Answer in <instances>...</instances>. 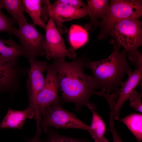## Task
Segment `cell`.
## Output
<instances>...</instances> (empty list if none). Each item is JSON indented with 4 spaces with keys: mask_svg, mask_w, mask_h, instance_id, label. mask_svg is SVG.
Masks as SVG:
<instances>
[{
    "mask_svg": "<svg viewBox=\"0 0 142 142\" xmlns=\"http://www.w3.org/2000/svg\"><path fill=\"white\" fill-rule=\"evenodd\" d=\"M88 59L83 57L73 59L71 62L65 59L54 60L52 63L56 76L62 102L71 103L75 105V110H79L86 106L91 111L96 106L89 100L94 95L99 96L91 76L84 73Z\"/></svg>",
    "mask_w": 142,
    "mask_h": 142,
    "instance_id": "6da1fadb",
    "label": "cell"
},
{
    "mask_svg": "<svg viewBox=\"0 0 142 142\" xmlns=\"http://www.w3.org/2000/svg\"><path fill=\"white\" fill-rule=\"evenodd\" d=\"M120 46L115 43L111 54L105 59L92 61L88 60L85 68L91 71V77L99 96L116 93L120 88L122 79L131 70L127 61V52L120 51Z\"/></svg>",
    "mask_w": 142,
    "mask_h": 142,
    "instance_id": "7a4b0ae2",
    "label": "cell"
},
{
    "mask_svg": "<svg viewBox=\"0 0 142 142\" xmlns=\"http://www.w3.org/2000/svg\"><path fill=\"white\" fill-rule=\"evenodd\" d=\"M108 34L114 38L116 43L128 53L130 60L136 63L142 59V54L137 50L142 43V24L139 18L119 21Z\"/></svg>",
    "mask_w": 142,
    "mask_h": 142,
    "instance_id": "3957f363",
    "label": "cell"
},
{
    "mask_svg": "<svg viewBox=\"0 0 142 142\" xmlns=\"http://www.w3.org/2000/svg\"><path fill=\"white\" fill-rule=\"evenodd\" d=\"M142 14V1L112 0L108 10L98 25L100 27L98 39L106 37L115 24L123 20L139 18Z\"/></svg>",
    "mask_w": 142,
    "mask_h": 142,
    "instance_id": "277c9868",
    "label": "cell"
},
{
    "mask_svg": "<svg viewBox=\"0 0 142 142\" xmlns=\"http://www.w3.org/2000/svg\"><path fill=\"white\" fill-rule=\"evenodd\" d=\"M42 116L41 126L42 129L52 126L64 129H79L89 133L91 130L90 126L84 123L73 113L64 109L59 103L50 106Z\"/></svg>",
    "mask_w": 142,
    "mask_h": 142,
    "instance_id": "5b68a950",
    "label": "cell"
},
{
    "mask_svg": "<svg viewBox=\"0 0 142 142\" xmlns=\"http://www.w3.org/2000/svg\"><path fill=\"white\" fill-rule=\"evenodd\" d=\"M45 5L42 7L41 18L46 21L49 17L53 18L59 31L62 33L67 32V28L63 24L65 22L83 17L88 15L86 6L76 8L57 2L51 4L49 1H44Z\"/></svg>",
    "mask_w": 142,
    "mask_h": 142,
    "instance_id": "8992f818",
    "label": "cell"
},
{
    "mask_svg": "<svg viewBox=\"0 0 142 142\" xmlns=\"http://www.w3.org/2000/svg\"><path fill=\"white\" fill-rule=\"evenodd\" d=\"M45 40L43 47L44 55L48 60L65 59L66 57L73 59L76 55L72 47L68 49L57 28L56 24L50 17L45 28Z\"/></svg>",
    "mask_w": 142,
    "mask_h": 142,
    "instance_id": "52a82bcc",
    "label": "cell"
},
{
    "mask_svg": "<svg viewBox=\"0 0 142 142\" xmlns=\"http://www.w3.org/2000/svg\"><path fill=\"white\" fill-rule=\"evenodd\" d=\"M44 87L37 96L31 106L42 116L45 111L52 105L59 103V89L55 72L52 63L48 65Z\"/></svg>",
    "mask_w": 142,
    "mask_h": 142,
    "instance_id": "ba28073f",
    "label": "cell"
},
{
    "mask_svg": "<svg viewBox=\"0 0 142 142\" xmlns=\"http://www.w3.org/2000/svg\"><path fill=\"white\" fill-rule=\"evenodd\" d=\"M13 35L18 39L26 50L28 55V58L44 55L43 47L45 35L39 33L34 24L27 21L23 23L19 26L18 29H16Z\"/></svg>",
    "mask_w": 142,
    "mask_h": 142,
    "instance_id": "9c48e42d",
    "label": "cell"
},
{
    "mask_svg": "<svg viewBox=\"0 0 142 142\" xmlns=\"http://www.w3.org/2000/svg\"><path fill=\"white\" fill-rule=\"evenodd\" d=\"M30 64L29 70L27 88L29 105H32L38 94L43 88L45 82L44 72L48 65L45 61H39L35 58H28Z\"/></svg>",
    "mask_w": 142,
    "mask_h": 142,
    "instance_id": "30bf717a",
    "label": "cell"
},
{
    "mask_svg": "<svg viewBox=\"0 0 142 142\" xmlns=\"http://www.w3.org/2000/svg\"><path fill=\"white\" fill-rule=\"evenodd\" d=\"M128 78L123 82L118 91L117 97L114 107L115 120L120 118L121 109L125 102L129 99L138 85L140 84L142 76V67L136 68L128 74Z\"/></svg>",
    "mask_w": 142,
    "mask_h": 142,
    "instance_id": "8fae6325",
    "label": "cell"
},
{
    "mask_svg": "<svg viewBox=\"0 0 142 142\" xmlns=\"http://www.w3.org/2000/svg\"><path fill=\"white\" fill-rule=\"evenodd\" d=\"M35 111L33 107L29 106L23 110H14L9 108L1 123L0 128L2 129H22L26 119L35 118Z\"/></svg>",
    "mask_w": 142,
    "mask_h": 142,
    "instance_id": "7c38bea8",
    "label": "cell"
},
{
    "mask_svg": "<svg viewBox=\"0 0 142 142\" xmlns=\"http://www.w3.org/2000/svg\"><path fill=\"white\" fill-rule=\"evenodd\" d=\"M27 58L28 54L24 48L11 37L8 40L0 38V63H16L21 56Z\"/></svg>",
    "mask_w": 142,
    "mask_h": 142,
    "instance_id": "4fadbf2b",
    "label": "cell"
},
{
    "mask_svg": "<svg viewBox=\"0 0 142 142\" xmlns=\"http://www.w3.org/2000/svg\"><path fill=\"white\" fill-rule=\"evenodd\" d=\"M87 1L86 6L90 19L89 23L85 25V29L87 32L94 30L98 25V19L104 16L109 5L107 0H89Z\"/></svg>",
    "mask_w": 142,
    "mask_h": 142,
    "instance_id": "5bb4252c",
    "label": "cell"
},
{
    "mask_svg": "<svg viewBox=\"0 0 142 142\" xmlns=\"http://www.w3.org/2000/svg\"><path fill=\"white\" fill-rule=\"evenodd\" d=\"M0 4L11 15L13 21L18 26L27 22L24 14L22 0H0Z\"/></svg>",
    "mask_w": 142,
    "mask_h": 142,
    "instance_id": "9a60e30c",
    "label": "cell"
},
{
    "mask_svg": "<svg viewBox=\"0 0 142 142\" xmlns=\"http://www.w3.org/2000/svg\"><path fill=\"white\" fill-rule=\"evenodd\" d=\"M16 64L0 63V91L8 89L13 83L17 74Z\"/></svg>",
    "mask_w": 142,
    "mask_h": 142,
    "instance_id": "2e32d148",
    "label": "cell"
},
{
    "mask_svg": "<svg viewBox=\"0 0 142 142\" xmlns=\"http://www.w3.org/2000/svg\"><path fill=\"white\" fill-rule=\"evenodd\" d=\"M92 115L91 120V130L89 132L95 142H108L104 135L106 126L104 121L95 110L91 111Z\"/></svg>",
    "mask_w": 142,
    "mask_h": 142,
    "instance_id": "e0dca14e",
    "label": "cell"
},
{
    "mask_svg": "<svg viewBox=\"0 0 142 142\" xmlns=\"http://www.w3.org/2000/svg\"><path fill=\"white\" fill-rule=\"evenodd\" d=\"M24 11L31 18L33 24L42 28L45 24L41 18L42 1L40 0H22Z\"/></svg>",
    "mask_w": 142,
    "mask_h": 142,
    "instance_id": "ac0fdd59",
    "label": "cell"
},
{
    "mask_svg": "<svg viewBox=\"0 0 142 142\" xmlns=\"http://www.w3.org/2000/svg\"><path fill=\"white\" fill-rule=\"evenodd\" d=\"M120 121L125 124L136 138L137 142L142 141V115L133 113L121 118Z\"/></svg>",
    "mask_w": 142,
    "mask_h": 142,
    "instance_id": "d6986e66",
    "label": "cell"
},
{
    "mask_svg": "<svg viewBox=\"0 0 142 142\" xmlns=\"http://www.w3.org/2000/svg\"><path fill=\"white\" fill-rule=\"evenodd\" d=\"M69 32V39L72 48L77 49L84 45L88 40L87 32L80 26H72Z\"/></svg>",
    "mask_w": 142,
    "mask_h": 142,
    "instance_id": "ffe728a7",
    "label": "cell"
},
{
    "mask_svg": "<svg viewBox=\"0 0 142 142\" xmlns=\"http://www.w3.org/2000/svg\"><path fill=\"white\" fill-rule=\"evenodd\" d=\"M45 129V131L48 135L47 139L44 142H88L86 139L76 138L61 135L52 130Z\"/></svg>",
    "mask_w": 142,
    "mask_h": 142,
    "instance_id": "44dd1931",
    "label": "cell"
},
{
    "mask_svg": "<svg viewBox=\"0 0 142 142\" xmlns=\"http://www.w3.org/2000/svg\"><path fill=\"white\" fill-rule=\"evenodd\" d=\"M2 8L0 4V32H6L13 35L16 28L14 26V22L12 19L3 13L1 10Z\"/></svg>",
    "mask_w": 142,
    "mask_h": 142,
    "instance_id": "7402d4cb",
    "label": "cell"
},
{
    "mask_svg": "<svg viewBox=\"0 0 142 142\" xmlns=\"http://www.w3.org/2000/svg\"><path fill=\"white\" fill-rule=\"evenodd\" d=\"M142 95V92L139 93L135 90L130 95L128 99L130 101V106L141 113H142V104L141 99Z\"/></svg>",
    "mask_w": 142,
    "mask_h": 142,
    "instance_id": "603a6c76",
    "label": "cell"
},
{
    "mask_svg": "<svg viewBox=\"0 0 142 142\" xmlns=\"http://www.w3.org/2000/svg\"><path fill=\"white\" fill-rule=\"evenodd\" d=\"M57 1L76 8L85 7L86 6L81 0H58Z\"/></svg>",
    "mask_w": 142,
    "mask_h": 142,
    "instance_id": "cb8c5ba5",
    "label": "cell"
},
{
    "mask_svg": "<svg viewBox=\"0 0 142 142\" xmlns=\"http://www.w3.org/2000/svg\"><path fill=\"white\" fill-rule=\"evenodd\" d=\"M109 125V127L108 131H110L112 134L113 142H123L115 128L114 121L112 120L110 121Z\"/></svg>",
    "mask_w": 142,
    "mask_h": 142,
    "instance_id": "d4e9b609",
    "label": "cell"
},
{
    "mask_svg": "<svg viewBox=\"0 0 142 142\" xmlns=\"http://www.w3.org/2000/svg\"><path fill=\"white\" fill-rule=\"evenodd\" d=\"M42 131L40 125L39 124H37V130L35 136L32 139L29 140L28 142H44L40 139V136Z\"/></svg>",
    "mask_w": 142,
    "mask_h": 142,
    "instance_id": "484cf974",
    "label": "cell"
},
{
    "mask_svg": "<svg viewBox=\"0 0 142 142\" xmlns=\"http://www.w3.org/2000/svg\"><path fill=\"white\" fill-rule=\"evenodd\" d=\"M116 94V95L117 96V95L116 94ZM108 95H109V94H108ZM109 95H112V94H109ZM104 95L103 96V97H104L105 95Z\"/></svg>",
    "mask_w": 142,
    "mask_h": 142,
    "instance_id": "4316f807",
    "label": "cell"
},
{
    "mask_svg": "<svg viewBox=\"0 0 142 142\" xmlns=\"http://www.w3.org/2000/svg\"><path fill=\"white\" fill-rule=\"evenodd\" d=\"M88 142H90L89 141Z\"/></svg>",
    "mask_w": 142,
    "mask_h": 142,
    "instance_id": "83f0119b",
    "label": "cell"
}]
</instances>
